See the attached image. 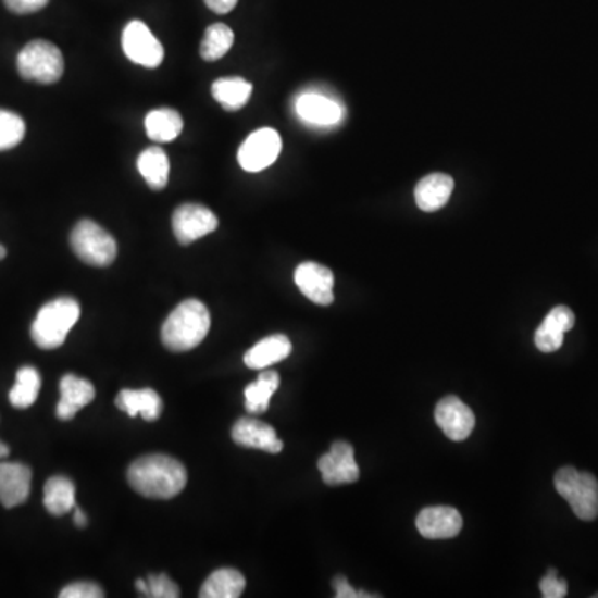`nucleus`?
Masks as SVG:
<instances>
[{
	"mask_svg": "<svg viewBox=\"0 0 598 598\" xmlns=\"http://www.w3.org/2000/svg\"><path fill=\"white\" fill-rule=\"evenodd\" d=\"M279 374L276 371H263L258 376L257 383L250 384L245 389L247 411L250 414H263L270 408L273 395L278 391Z\"/></svg>",
	"mask_w": 598,
	"mask_h": 598,
	"instance_id": "27",
	"label": "nucleus"
},
{
	"mask_svg": "<svg viewBox=\"0 0 598 598\" xmlns=\"http://www.w3.org/2000/svg\"><path fill=\"white\" fill-rule=\"evenodd\" d=\"M235 42V34L225 24H213L207 28L203 40H201L200 53L207 62H215L222 59L232 49Z\"/></svg>",
	"mask_w": 598,
	"mask_h": 598,
	"instance_id": "29",
	"label": "nucleus"
},
{
	"mask_svg": "<svg viewBox=\"0 0 598 598\" xmlns=\"http://www.w3.org/2000/svg\"><path fill=\"white\" fill-rule=\"evenodd\" d=\"M40 386H42V379H40L39 371L36 367H21L17 371L11 395H9L12 406L17 409L30 408L39 398Z\"/></svg>",
	"mask_w": 598,
	"mask_h": 598,
	"instance_id": "28",
	"label": "nucleus"
},
{
	"mask_svg": "<svg viewBox=\"0 0 598 598\" xmlns=\"http://www.w3.org/2000/svg\"><path fill=\"white\" fill-rule=\"evenodd\" d=\"M437 426L443 429V433L451 440L461 443L471 436L475 426V415L469 406H465L461 399L456 396H447L439 404L436 406Z\"/></svg>",
	"mask_w": 598,
	"mask_h": 598,
	"instance_id": "13",
	"label": "nucleus"
},
{
	"mask_svg": "<svg viewBox=\"0 0 598 598\" xmlns=\"http://www.w3.org/2000/svg\"><path fill=\"white\" fill-rule=\"evenodd\" d=\"M5 254H8V250H5V248L2 247V245H0V260H4Z\"/></svg>",
	"mask_w": 598,
	"mask_h": 598,
	"instance_id": "40",
	"label": "nucleus"
},
{
	"mask_svg": "<svg viewBox=\"0 0 598 598\" xmlns=\"http://www.w3.org/2000/svg\"><path fill=\"white\" fill-rule=\"evenodd\" d=\"M150 585V597L153 598H176L179 597V588L169 575L159 574L150 575L147 578Z\"/></svg>",
	"mask_w": 598,
	"mask_h": 598,
	"instance_id": "31",
	"label": "nucleus"
},
{
	"mask_svg": "<svg viewBox=\"0 0 598 598\" xmlns=\"http://www.w3.org/2000/svg\"><path fill=\"white\" fill-rule=\"evenodd\" d=\"M71 245L74 253L90 266H110L116 258L115 238L92 220H82L75 225Z\"/></svg>",
	"mask_w": 598,
	"mask_h": 598,
	"instance_id": "6",
	"label": "nucleus"
},
{
	"mask_svg": "<svg viewBox=\"0 0 598 598\" xmlns=\"http://www.w3.org/2000/svg\"><path fill=\"white\" fill-rule=\"evenodd\" d=\"M212 94L223 109L236 112L247 105L251 94H253V85L241 77L219 78L212 85Z\"/></svg>",
	"mask_w": 598,
	"mask_h": 598,
	"instance_id": "25",
	"label": "nucleus"
},
{
	"mask_svg": "<svg viewBox=\"0 0 598 598\" xmlns=\"http://www.w3.org/2000/svg\"><path fill=\"white\" fill-rule=\"evenodd\" d=\"M74 521L77 527H85V525H87V515H85L84 511H80V509H75Z\"/></svg>",
	"mask_w": 598,
	"mask_h": 598,
	"instance_id": "38",
	"label": "nucleus"
},
{
	"mask_svg": "<svg viewBox=\"0 0 598 598\" xmlns=\"http://www.w3.org/2000/svg\"><path fill=\"white\" fill-rule=\"evenodd\" d=\"M137 166L152 190L160 191L169 185L170 160L162 148L150 147L144 150L138 157Z\"/></svg>",
	"mask_w": 598,
	"mask_h": 598,
	"instance_id": "22",
	"label": "nucleus"
},
{
	"mask_svg": "<svg viewBox=\"0 0 598 598\" xmlns=\"http://www.w3.org/2000/svg\"><path fill=\"white\" fill-rule=\"evenodd\" d=\"M454 191V179L446 173H431L414 190L415 203L423 212L433 213L446 207Z\"/></svg>",
	"mask_w": 598,
	"mask_h": 598,
	"instance_id": "19",
	"label": "nucleus"
},
{
	"mask_svg": "<svg viewBox=\"0 0 598 598\" xmlns=\"http://www.w3.org/2000/svg\"><path fill=\"white\" fill-rule=\"evenodd\" d=\"M247 581L235 569H220L201 585V598H238L244 595Z\"/></svg>",
	"mask_w": 598,
	"mask_h": 598,
	"instance_id": "24",
	"label": "nucleus"
},
{
	"mask_svg": "<svg viewBox=\"0 0 598 598\" xmlns=\"http://www.w3.org/2000/svg\"><path fill=\"white\" fill-rule=\"evenodd\" d=\"M575 326V314L571 308L557 307L547 314L535 332L534 341L538 351L553 352L562 348L563 335Z\"/></svg>",
	"mask_w": 598,
	"mask_h": 598,
	"instance_id": "17",
	"label": "nucleus"
},
{
	"mask_svg": "<svg viewBox=\"0 0 598 598\" xmlns=\"http://www.w3.org/2000/svg\"><path fill=\"white\" fill-rule=\"evenodd\" d=\"M419 534L431 540L452 538L462 531V518L454 507H427L415 519Z\"/></svg>",
	"mask_w": 598,
	"mask_h": 598,
	"instance_id": "14",
	"label": "nucleus"
},
{
	"mask_svg": "<svg viewBox=\"0 0 598 598\" xmlns=\"http://www.w3.org/2000/svg\"><path fill=\"white\" fill-rule=\"evenodd\" d=\"M145 130L150 140L169 144L184 130V120L176 110L155 109L145 116Z\"/></svg>",
	"mask_w": 598,
	"mask_h": 598,
	"instance_id": "23",
	"label": "nucleus"
},
{
	"mask_svg": "<svg viewBox=\"0 0 598 598\" xmlns=\"http://www.w3.org/2000/svg\"><path fill=\"white\" fill-rule=\"evenodd\" d=\"M295 283L299 291L320 307H327L335 301V275L323 264L314 261L299 264L295 272Z\"/></svg>",
	"mask_w": 598,
	"mask_h": 598,
	"instance_id": "12",
	"label": "nucleus"
},
{
	"mask_svg": "<svg viewBox=\"0 0 598 598\" xmlns=\"http://www.w3.org/2000/svg\"><path fill=\"white\" fill-rule=\"evenodd\" d=\"M553 484L581 521L590 522L598 518V481L594 474L562 468L557 471Z\"/></svg>",
	"mask_w": 598,
	"mask_h": 598,
	"instance_id": "4",
	"label": "nucleus"
},
{
	"mask_svg": "<svg viewBox=\"0 0 598 598\" xmlns=\"http://www.w3.org/2000/svg\"><path fill=\"white\" fill-rule=\"evenodd\" d=\"M295 112L303 124L316 128L336 127L345 119V109L341 103L317 90H308L298 96Z\"/></svg>",
	"mask_w": 598,
	"mask_h": 598,
	"instance_id": "10",
	"label": "nucleus"
},
{
	"mask_svg": "<svg viewBox=\"0 0 598 598\" xmlns=\"http://www.w3.org/2000/svg\"><path fill=\"white\" fill-rule=\"evenodd\" d=\"M173 233L179 245L194 244L219 228V219L210 208L198 203L179 204L173 213Z\"/></svg>",
	"mask_w": 598,
	"mask_h": 598,
	"instance_id": "8",
	"label": "nucleus"
},
{
	"mask_svg": "<svg viewBox=\"0 0 598 598\" xmlns=\"http://www.w3.org/2000/svg\"><path fill=\"white\" fill-rule=\"evenodd\" d=\"M43 506L52 515H65L75 509V486L64 475H53L43 487Z\"/></svg>",
	"mask_w": 598,
	"mask_h": 598,
	"instance_id": "26",
	"label": "nucleus"
},
{
	"mask_svg": "<svg viewBox=\"0 0 598 598\" xmlns=\"http://www.w3.org/2000/svg\"><path fill=\"white\" fill-rule=\"evenodd\" d=\"M210 326H212L210 311L200 299H185L184 303H179L163 323V345L170 351H190L207 338Z\"/></svg>",
	"mask_w": 598,
	"mask_h": 598,
	"instance_id": "2",
	"label": "nucleus"
},
{
	"mask_svg": "<svg viewBox=\"0 0 598 598\" xmlns=\"http://www.w3.org/2000/svg\"><path fill=\"white\" fill-rule=\"evenodd\" d=\"M25 137V122L17 113L0 109V152L17 147Z\"/></svg>",
	"mask_w": 598,
	"mask_h": 598,
	"instance_id": "30",
	"label": "nucleus"
},
{
	"mask_svg": "<svg viewBox=\"0 0 598 598\" xmlns=\"http://www.w3.org/2000/svg\"><path fill=\"white\" fill-rule=\"evenodd\" d=\"M540 591L544 598H563L566 595V582L557 575L556 569H550L540 581Z\"/></svg>",
	"mask_w": 598,
	"mask_h": 598,
	"instance_id": "33",
	"label": "nucleus"
},
{
	"mask_svg": "<svg viewBox=\"0 0 598 598\" xmlns=\"http://www.w3.org/2000/svg\"><path fill=\"white\" fill-rule=\"evenodd\" d=\"M9 454H11V449H9V447L5 446L2 440H0V461H2V459L4 458H8Z\"/></svg>",
	"mask_w": 598,
	"mask_h": 598,
	"instance_id": "39",
	"label": "nucleus"
},
{
	"mask_svg": "<svg viewBox=\"0 0 598 598\" xmlns=\"http://www.w3.org/2000/svg\"><path fill=\"white\" fill-rule=\"evenodd\" d=\"M292 345L285 335L261 339L245 354V364L250 370H266L291 354Z\"/></svg>",
	"mask_w": 598,
	"mask_h": 598,
	"instance_id": "21",
	"label": "nucleus"
},
{
	"mask_svg": "<svg viewBox=\"0 0 598 598\" xmlns=\"http://www.w3.org/2000/svg\"><path fill=\"white\" fill-rule=\"evenodd\" d=\"M187 481L185 465L170 456H145L128 468L132 489L150 499H172L185 489Z\"/></svg>",
	"mask_w": 598,
	"mask_h": 598,
	"instance_id": "1",
	"label": "nucleus"
},
{
	"mask_svg": "<svg viewBox=\"0 0 598 598\" xmlns=\"http://www.w3.org/2000/svg\"><path fill=\"white\" fill-rule=\"evenodd\" d=\"M594 598H598V594H595V595H594Z\"/></svg>",
	"mask_w": 598,
	"mask_h": 598,
	"instance_id": "41",
	"label": "nucleus"
},
{
	"mask_svg": "<svg viewBox=\"0 0 598 598\" xmlns=\"http://www.w3.org/2000/svg\"><path fill=\"white\" fill-rule=\"evenodd\" d=\"M323 483L327 486H341L352 484L359 478V468L356 464L354 449L351 444L338 440L333 444L326 454L317 461Z\"/></svg>",
	"mask_w": 598,
	"mask_h": 598,
	"instance_id": "11",
	"label": "nucleus"
},
{
	"mask_svg": "<svg viewBox=\"0 0 598 598\" xmlns=\"http://www.w3.org/2000/svg\"><path fill=\"white\" fill-rule=\"evenodd\" d=\"M64 57L59 47L47 40H33L17 57L18 74L37 84H55L64 75Z\"/></svg>",
	"mask_w": 598,
	"mask_h": 598,
	"instance_id": "5",
	"label": "nucleus"
},
{
	"mask_svg": "<svg viewBox=\"0 0 598 598\" xmlns=\"http://www.w3.org/2000/svg\"><path fill=\"white\" fill-rule=\"evenodd\" d=\"M115 404L130 418L141 415L145 421H157L163 409L162 398L153 389H124L116 396Z\"/></svg>",
	"mask_w": 598,
	"mask_h": 598,
	"instance_id": "20",
	"label": "nucleus"
},
{
	"mask_svg": "<svg viewBox=\"0 0 598 598\" xmlns=\"http://www.w3.org/2000/svg\"><path fill=\"white\" fill-rule=\"evenodd\" d=\"M333 587H335L336 597L338 598H371L376 597V595L364 594L363 590H356L351 587L348 578L338 575V577L333 581Z\"/></svg>",
	"mask_w": 598,
	"mask_h": 598,
	"instance_id": "35",
	"label": "nucleus"
},
{
	"mask_svg": "<svg viewBox=\"0 0 598 598\" xmlns=\"http://www.w3.org/2000/svg\"><path fill=\"white\" fill-rule=\"evenodd\" d=\"M80 317V304L74 298L62 296V298L53 299L37 314L36 321L33 323L34 342L40 349H57L64 345L72 327L77 324Z\"/></svg>",
	"mask_w": 598,
	"mask_h": 598,
	"instance_id": "3",
	"label": "nucleus"
},
{
	"mask_svg": "<svg viewBox=\"0 0 598 598\" xmlns=\"http://www.w3.org/2000/svg\"><path fill=\"white\" fill-rule=\"evenodd\" d=\"M232 437L238 446L260 449L270 454H279L283 451V440L278 439L276 431L258 419H238L233 426Z\"/></svg>",
	"mask_w": 598,
	"mask_h": 598,
	"instance_id": "15",
	"label": "nucleus"
},
{
	"mask_svg": "<svg viewBox=\"0 0 598 598\" xmlns=\"http://www.w3.org/2000/svg\"><path fill=\"white\" fill-rule=\"evenodd\" d=\"M135 588L140 591L145 597H150V585H148L147 578H137L135 581Z\"/></svg>",
	"mask_w": 598,
	"mask_h": 598,
	"instance_id": "37",
	"label": "nucleus"
},
{
	"mask_svg": "<svg viewBox=\"0 0 598 598\" xmlns=\"http://www.w3.org/2000/svg\"><path fill=\"white\" fill-rule=\"evenodd\" d=\"M204 4L215 14H228L238 4V0H204Z\"/></svg>",
	"mask_w": 598,
	"mask_h": 598,
	"instance_id": "36",
	"label": "nucleus"
},
{
	"mask_svg": "<svg viewBox=\"0 0 598 598\" xmlns=\"http://www.w3.org/2000/svg\"><path fill=\"white\" fill-rule=\"evenodd\" d=\"M122 47H124L128 60L141 67L157 68L162 65L163 57H165V50H163L160 40L140 21H132L125 27Z\"/></svg>",
	"mask_w": 598,
	"mask_h": 598,
	"instance_id": "9",
	"label": "nucleus"
},
{
	"mask_svg": "<svg viewBox=\"0 0 598 598\" xmlns=\"http://www.w3.org/2000/svg\"><path fill=\"white\" fill-rule=\"evenodd\" d=\"M4 4L14 14L24 15L42 11L49 0H4Z\"/></svg>",
	"mask_w": 598,
	"mask_h": 598,
	"instance_id": "34",
	"label": "nucleus"
},
{
	"mask_svg": "<svg viewBox=\"0 0 598 598\" xmlns=\"http://www.w3.org/2000/svg\"><path fill=\"white\" fill-rule=\"evenodd\" d=\"M283 141L278 132L273 128H260L248 135L239 147L238 162L247 172L257 173L272 166L282 153Z\"/></svg>",
	"mask_w": 598,
	"mask_h": 598,
	"instance_id": "7",
	"label": "nucleus"
},
{
	"mask_svg": "<svg viewBox=\"0 0 598 598\" xmlns=\"http://www.w3.org/2000/svg\"><path fill=\"white\" fill-rule=\"evenodd\" d=\"M60 598H102L105 597V591L92 582H75L67 585L64 590L60 591Z\"/></svg>",
	"mask_w": 598,
	"mask_h": 598,
	"instance_id": "32",
	"label": "nucleus"
},
{
	"mask_svg": "<svg viewBox=\"0 0 598 598\" xmlns=\"http://www.w3.org/2000/svg\"><path fill=\"white\" fill-rule=\"evenodd\" d=\"M96 398V387L87 379L67 374L60 381V401L57 404V418L71 421L80 409Z\"/></svg>",
	"mask_w": 598,
	"mask_h": 598,
	"instance_id": "18",
	"label": "nucleus"
},
{
	"mask_svg": "<svg viewBox=\"0 0 598 598\" xmlns=\"http://www.w3.org/2000/svg\"><path fill=\"white\" fill-rule=\"evenodd\" d=\"M33 471L18 462L0 461V503L12 509L28 499Z\"/></svg>",
	"mask_w": 598,
	"mask_h": 598,
	"instance_id": "16",
	"label": "nucleus"
}]
</instances>
